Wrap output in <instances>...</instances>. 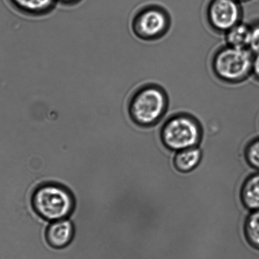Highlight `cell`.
Returning a JSON list of instances; mask_svg holds the SVG:
<instances>
[{
	"instance_id": "cell-5",
	"label": "cell",
	"mask_w": 259,
	"mask_h": 259,
	"mask_svg": "<svg viewBox=\"0 0 259 259\" xmlns=\"http://www.w3.org/2000/svg\"><path fill=\"white\" fill-rule=\"evenodd\" d=\"M169 26L167 12L157 6L144 7L135 15L132 21L133 32L146 41L159 39L167 32Z\"/></svg>"
},
{
	"instance_id": "cell-17",
	"label": "cell",
	"mask_w": 259,
	"mask_h": 259,
	"mask_svg": "<svg viewBox=\"0 0 259 259\" xmlns=\"http://www.w3.org/2000/svg\"><path fill=\"white\" fill-rule=\"evenodd\" d=\"M238 1L241 2V3H242V2L249 1V0H238Z\"/></svg>"
},
{
	"instance_id": "cell-13",
	"label": "cell",
	"mask_w": 259,
	"mask_h": 259,
	"mask_svg": "<svg viewBox=\"0 0 259 259\" xmlns=\"http://www.w3.org/2000/svg\"><path fill=\"white\" fill-rule=\"evenodd\" d=\"M245 157L251 167L259 170V138L251 141L245 149Z\"/></svg>"
},
{
	"instance_id": "cell-2",
	"label": "cell",
	"mask_w": 259,
	"mask_h": 259,
	"mask_svg": "<svg viewBox=\"0 0 259 259\" xmlns=\"http://www.w3.org/2000/svg\"><path fill=\"white\" fill-rule=\"evenodd\" d=\"M32 205L40 217L53 222L69 217L74 211L75 201L72 193L64 186L46 183L35 190Z\"/></svg>"
},
{
	"instance_id": "cell-16",
	"label": "cell",
	"mask_w": 259,
	"mask_h": 259,
	"mask_svg": "<svg viewBox=\"0 0 259 259\" xmlns=\"http://www.w3.org/2000/svg\"><path fill=\"white\" fill-rule=\"evenodd\" d=\"M81 0H57V2H59L65 6H75L77 4H79Z\"/></svg>"
},
{
	"instance_id": "cell-4",
	"label": "cell",
	"mask_w": 259,
	"mask_h": 259,
	"mask_svg": "<svg viewBox=\"0 0 259 259\" xmlns=\"http://www.w3.org/2000/svg\"><path fill=\"white\" fill-rule=\"evenodd\" d=\"M161 140L168 149L178 152L198 147L202 130L199 120L186 113L171 115L160 127Z\"/></svg>"
},
{
	"instance_id": "cell-11",
	"label": "cell",
	"mask_w": 259,
	"mask_h": 259,
	"mask_svg": "<svg viewBox=\"0 0 259 259\" xmlns=\"http://www.w3.org/2000/svg\"><path fill=\"white\" fill-rule=\"evenodd\" d=\"M250 30L251 26L242 21L236 24L225 34L226 45L238 49H247Z\"/></svg>"
},
{
	"instance_id": "cell-14",
	"label": "cell",
	"mask_w": 259,
	"mask_h": 259,
	"mask_svg": "<svg viewBox=\"0 0 259 259\" xmlns=\"http://www.w3.org/2000/svg\"><path fill=\"white\" fill-rule=\"evenodd\" d=\"M247 49L253 55L259 54V24L251 26Z\"/></svg>"
},
{
	"instance_id": "cell-1",
	"label": "cell",
	"mask_w": 259,
	"mask_h": 259,
	"mask_svg": "<svg viewBox=\"0 0 259 259\" xmlns=\"http://www.w3.org/2000/svg\"><path fill=\"white\" fill-rule=\"evenodd\" d=\"M167 94L157 85L147 84L138 89L128 104V114L138 126L152 127L162 121L167 111Z\"/></svg>"
},
{
	"instance_id": "cell-9",
	"label": "cell",
	"mask_w": 259,
	"mask_h": 259,
	"mask_svg": "<svg viewBox=\"0 0 259 259\" xmlns=\"http://www.w3.org/2000/svg\"><path fill=\"white\" fill-rule=\"evenodd\" d=\"M202 157V152L199 147L186 148L175 152L173 163L180 172H188L199 165Z\"/></svg>"
},
{
	"instance_id": "cell-10",
	"label": "cell",
	"mask_w": 259,
	"mask_h": 259,
	"mask_svg": "<svg viewBox=\"0 0 259 259\" xmlns=\"http://www.w3.org/2000/svg\"><path fill=\"white\" fill-rule=\"evenodd\" d=\"M244 205L251 211L259 210V173L255 172L246 178L241 190Z\"/></svg>"
},
{
	"instance_id": "cell-12",
	"label": "cell",
	"mask_w": 259,
	"mask_h": 259,
	"mask_svg": "<svg viewBox=\"0 0 259 259\" xmlns=\"http://www.w3.org/2000/svg\"><path fill=\"white\" fill-rule=\"evenodd\" d=\"M245 233L250 245L259 249V210L251 211L246 218Z\"/></svg>"
},
{
	"instance_id": "cell-7",
	"label": "cell",
	"mask_w": 259,
	"mask_h": 259,
	"mask_svg": "<svg viewBox=\"0 0 259 259\" xmlns=\"http://www.w3.org/2000/svg\"><path fill=\"white\" fill-rule=\"evenodd\" d=\"M74 227L67 219L53 221L46 231V240L52 248L61 249L69 245L74 238Z\"/></svg>"
},
{
	"instance_id": "cell-15",
	"label": "cell",
	"mask_w": 259,
	"mask_h": 259,
	"mask_svg": "<svg viewBox=\"0 0 259 259\" xmlns=\"http://www.w3.org/2000/svg\"><path fill=\"white\" fill-rule=\"evenodd\" d=\"M252 74L259 80V54L254 55Z\"/></svg>"
},
{
	"instance_id": "cell-3",
	"label": "cell",
	"mask_w": 259,
	"mask_h": 259,
	"mask_svg": "<svg viewBox=\"0 0 259 259\" xmlns=\"http://www.w3.org/2000/svg\"><path fill=\"white\" fill-rule=\"evenodd\" d=\"M254 55L248 49H238L228 45L221 47L213 55V74L221 81L238 84L252 74Z\"/></svg>"
},
{
	"instance_id": "cell-8",
	"label": "cell",
	"mask_w": 259,
	"mask_h": 259,
	"mask_svg": "<svg viewBox=\"0 0 259 259\" xmlns=\"http://www.w3.org/2000/svg\"><path fill=\"white\" fill-rule=\"evenodd\" d=\"M17 11L31 16H41L54 9L57 0H9Z\"/></svg>"
},
{
	"instance_id": "cell-6",
	"label": "cell",
	"mask_w": 259,
	"mask_h": 259,
	"mask_svg": "<svg viewBox=\"0 0 259 259\" xmlns=\"http://www.w3.org/2000/svg\"><path fill=\"white\" fill-rule=\"evenodd\" d=\"M241 4L238 0H210L206 11L208 25L213 31L225 34L241 22Z\"/></svg>"
}]
</instances>
